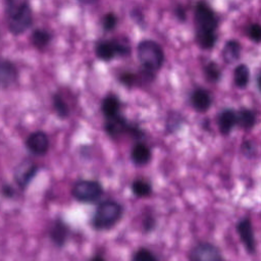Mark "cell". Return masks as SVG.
<instances>
[{
    "instance_id": "obj_9",
    "label": "cell",
    "mask_w": 261,
    "mask_h": 261,
    "mask_svg": "<svg viewBox=\"0 0 261 261\" xmlns=\"http://www.w3.org/2000/svg\"><path fill=\"white\" fill-rule=\"evenodd\" d=\"M237 232L244 245V248L249 254H255L256 252V239L253 229L252 222L249 217L242 218L237 226Z\"/></svg>"
},
{
    "instance_id": "obj_34",
    "label": "cell",
    "mask_w": 261,
    "mask_h": 261,
    "mask_svg": "<svg viewBox=\"0 0 261 261\" xmlns=\"http://www.w3.org/2000/svg\"><path fill=\"white\" fill-rule=\"evenodd\" d=\"M76 1L83 5H91V4H94L97 0H76Z\"/></svg>"
},
{
    "instance_id": "obj_25",
    "label": "cell",
    "mask_w": 261,
    "mask_h": 261,
    "mask_svg": "<svg viewBox=\"0 0 261 261\" xmlns=\"http://www.w3.org/2000/svg\"><path fill=\"white\" fill-rule=\"evenodd\" d=\"M52 105L54 111L60 118H66L69 115V106L60 94L56 93L52 96Z\"/></svg>"
},
{
    "instance_id": "obj_11",
    "label": "cell",
    "mask_w": 261,
    "mask_h": 261,
    "mask_svg": "<svg viewBox=\"0 0 261 261\" xmlns=\"http://www.w3.org/2000/svg\"><path fill=\"white\" fill-rule=\"evenodd\" d=\"M190 103L194 110L199 113H204L210 109L213 103V97L209 91L198 87L193 90L190 95Z\"/></svg>"
},
{
    "instance_id": "obj_30",
    "label": "cell",
    "mask_w": 261,
    "mask_h": 261,
    "mask_svg": "<svg viewBox=\"0 0 261 261\" xmlns=\"http://www.w3.org/2000/svg\"><path fill=\"white\" fill-rule=\"evenodd\" d=\"M242 149L246 156H251L254 153V146L250 141H245L242 145Z\"/></svg>"
},
{
    "instance_id": "obj_35",
    "label": "cell",
    "mask_w": 261,
    "mask_h": 261,
    "mask_svg": "<svg viewBox=\"0 0 261 261\" xmlns=\"http://www.w3.org/2000/svg\"><path fill=\"white\" fill-rule=\"evenodd\" d=\"M256 84H257V88L259 90V92L261 93V71L258 73L257 79H256Z\"/></svg>"
},
{
    "instance_id": "obj_1",
    "label": "cell",
    "mask_w": 261,
    "mask_h": 261,
    "mask_svg": "<svg viewBox=\"0 0 261 261\" xmlns=\"http://www.w3.org/2000/svg\"><path fill=\"white\" fill-rule=\"evenodd\" d=\"M4 14L8 31L19 36L33 24V11L28 0H4Z\"/></svg>"
},
{
    "instance_id": "obj_22",
    "label": "cell",
    "mask_w": 261,
    "mask_h": 261,
    "mask_svg": "<svg viewBox=\"0 0 261 261\" xmlns=\"http://www.w3.org/2000/svg\"><path fill=\"white\" fill-rule=\"evenodd\" d=\"M216 33L196 31V42L204 50L212 49L216 43Z\"/></svg>"
},
{
    "instance_id": "obj_20",
    "label": "cell",
    "mask_w": 261,
    "mask_h": 261,
    "mask_svg": "<svg viewBox=\"0 0 261 261\" xmlns=\"http://www.w3.org/2000/svg\"><path fill=\"white\" fill-rule=\"evenodd\" d=\"M250 82V68L245 63L238 64L233 69V83L239 89H244Z\"/></svg>"
},
{
    "instance_id": "obj_26",
    "label": "cell",
    "mask_w": 261,
    "mask_h": 261,
    "mask_svg": "<svg viewBox=\"0 0 261 261\" xmlns=\"http://www.w3.org/2000/svg\"><path fill=\"white\" fill-rule=\"evenodd\" d=\"M132 259L135 261H156V260H158V258L154 255V253L152 251H150L149 249L144 248V247L138 249L134 253Z\"/></svg>"
},
{
    "instance_id": "obj_3",
    "label": "cell",
    "mask_w": 261,
    "mask_h": 261,
    "mask_svg": "<svg viewBox=\"0 0 261 261\" xmlns=\"http://www.w3.org/2000/svg\"><path fill=\"white\" fill-rule=\"evenodd\" d=\"M122 206L114 200L102 201L96 208L92 218V225L97 230L112 228L121 218Z\"/></svg>"
},
{
    "instance_id": "obj_18",
    "label": "cell",
    "mask_w": 261,
    "mask_h": 261,
    "mask_svg": "<svg viewBox=\"0 0 261 261\" xmlns=\"http://www.w3.org/2000/svg\"><path fill=\"white\" fill-rule=\"evenodd\" d=\"M241 51V44L237 40H229L224 44L222 48L221 57L225 63L231 64L240 59Z\"/></svg>"
},
{
    "instance_id": "obj_21",
    "label": "cell",
    "mask_w": 261,
    "mask_h": 261,
    "mask_svg": "<svg viewBox=\"0 0 261 261\" xmlns=\"http://www.w3.org/2000/svg\"><path fill=\"white\" fill-rule=\"evenodd\" d=\"M238 111V119L239 123L238 126L244 128V129H251L255 126L257 121L256 113L249 108H241Z\"/></svg>"
},
{
    "instance_id": "obj_6",
    "label": "cell",
    "mask_w": 261,
    "mask_h": 261,
    "mask_svg": "<svg viewBox=\"0 0 261 261\" xmlns=\"http://www.w3.org/2000/svg\"><path fill=\"white\" fill-rule=\"evenodd\" d=\"M196 31L216 33L218 20L213 10L205 2H198L195 9Z\"/></svg>"
},
{
    "instance_id": "obj_4",
    "label": "cell",
    "mask_w": 261,
    "mask_h": 261,
    "mask_svg": "<svg viewBox=\"0 0 261 261\" xmlns=\"http://www.w3.org/2000/svg\"><path fill=\"white\" fill-rule=\"evenodd\" d=\"M71 195L81 203H94L102 197L103 187L94 179H80L73 185Z\"/></svg>"
},
{
    "instance_id": "obj_28",
    "label": "cell",
    "mask_w": 261,
    "mask_h": 261,
    "mask_svg": "<svg viewBox=\"0 0 261 261\" xmlns=\"http://www.w3.org/2000/svg\"><path fill=\"white\" fill-rule=\"evenodd\" d=\"M181 116L178 113H172L169 114L167 120H166V128L169 132H174L179 127V125L182 123L181 122Z\"/></svg>"
},
{
    "instance_id": "obj_33",
    "label": "cell",
    "mask_w": 261,
    "mask_h": 261,
    "mask_svg": "<svg viewBox=\"0 0 261 261\" xmlns=\"http://www.w3.org/2000/svg\"><path fill=\"white\" fill-rule=\"evenodd\" d=\"M2 191H3V194L6 195V196H12V194H13V190H12V188L9 187V186L3 187V188H2Z\"/></svg>"
},
{
    "instance_id": "obj_17",
    "label": "cell",
    "mask_w": 261,
    "mask_h": 261,
    "mask_svg": "<svg viewBox=\"0 0 261 261\" xmlns=\"http://www.w3.org/2000/svg\"><path fill=\"white\" fill-rule=\"evenodd\" d=\"M101 111L106 119L115 117L120 113V101L114 94H108L101 102Z\"/></svg>"
},
{
    "instance_id": "obj_2",
    "label": "cell",
    "mask_w": 261,
    "mask_h": 261,
    "mask_svg": "<svg viewBox=\"0 0 261 261\" xmlns=\"http://www.w3.org/2000/svg\"><path fill=\"white\" fill-rule=\"evenodd\" d=\"M137 54L144 72L153 76L164 63V52L162 47L153 40H143L138 44Z\"/></svg>"
},
{
    "instance_id": "obj_7",
    "label": "cell",
    "mask_w": 261,
    "mask_h": 261,
    "mask_svg": "<svg viewBox=\"0 0 261 261\" xmlns=\"http://www.w3.org/2000/svg\"><path fill=\"white\" fill-rule=\"evenodd\" d=\"M189 259L193 261H215L222 260L223 256L218 247L208 242L196 244L189 253Z\"/></svg>"
},
{
    "instance_id": "obj_32",
    "label": "cell",
    "mask_w": 261,
    "mask_h": 261,
    "mask_svg": "<svg viewBox=\"0 0 261 261\" xmlns=\"http://www.w3.org/2000/svg\"><path fill=\"white\" fill-rule=\"evenodd\" d=\"M175 14H176L178 19H180V20L185 19V11H184V9L180 6L175 9Z\"/></svg>"
},
{
    "instance_id": "obj_23",
    "label": "cell",
    "mask_w": 261,
    "mask_h": 261,
    "mask_svg": "<svg viewBox=\"0 0 261 261\" xmlns=\"http://www.w3.org/2000/svg\"><path fill=\"white\" fill-rule=\"evenodd\" d=\"M204 75L210 83H217L221 79V69L215 61L209 60L203 65Z\"/></svg>"
},
{
    "instance_id": "obj_19",
    "label": "cell",
    "mask_w": 261,
    "mask_h": 261,
    "mask_svg": "<svg viewBox=\"0 0 261 261\" xmlns=\"http://www.w3.org/2000/svg\"><path fill=\"white\" fill-rule=\"evenodd\" d=\"M52 41V34L46 29H36L31 35V42L38 50H44Z\"/></svg>"
},
{
    "instance_id": "obj_27",
    "label": "cell",
    "mask_w": 261,
    "mask_h": 261,
    "mask_svg": "<svg viewBox=\"0 0 261 261\" xmlns=\"http://www.w3.org/2000/svg\"><path fill=\"white\" fill-rule=\"evenodd\" d=\"M117 16L113 12H108L102 17L101 24L105 32H110L115 29V27L117 25Z\"/></svg>"
},
{
    "instance_id": "obj_12",
    "label": "cell",
    "mask_w": 261,
    "mask_h": 261,
    "mask_svg": "<svg viewBox=\"0 0 261 261\" xmlns=\"http://www.w3.org/2000/svg\"><path fill=\"white\" fill-rule=\"evenodd\" d=\"M238 111L231 108L222 109L217 115V126L219 133L226 136L231 133V130L238 126Z\"/></svg>"
},
{
    "instance_id": "obj_14",
    "label": "cell",
    "mask_w": 261,
    "mask_h": 261,
    "mask_svg": "<svg viewBox=\"0 0 261 261\" xmlns=\"http://www.w3.org/2000/svg\"><path fill=\"white\" fill-rule=\"evenodd\" d=\"M18 79V70L13 62L0 59V88L11 87Z\"/></svg>"
},
{
    "instance_id": "obj_24",
    "label": "cell",
    "mask_w": 261,
    "mask_h": 261,
    "mask_svg": "<svg viewBox=\"0 0 261 261\" xmlns=\"http://www.w3.org/2000/svg\"><path fill=\"white\" fill-rule=\"evenodd\" d=\"M132 192L139 198H145L152 194V186L148 180L138 178L132 184Z\"/></svg>"
},
{
    "instance_id": "obj_31",
    "label": "cell",
    "mask_w": 261,
    "mask_h": 261,
    "mask_svg": "<svg viewBox=\"0 0 261 261\" xmlns=\"http://www.w3.org/2000/svg\"><path fill=\"white\" fill-rule=\"evenodd\" d=\"M154 224H155V219H154L152 216H148V217L145 219L144 228H145L147 231H149V230L153 229Z\"/></svg>"
},
{
    "instance_id": "obj_15",
    "label": "cell",
    "mask_w": 261,
    "mask_h": 261,
    "mask_svg": "<svg viewBox=\"0 0 261 261\" xmlns=\"http://www.w3.org/2000/svg\"><path fill=\"white\" fill-rule=\"evenodd\" d=\"M69 228L68 226L60 219L55 220L49 230V237L53 244L57 247H62L68 239Z\"/></svg>"
},
{
    "instance_id": "obj_8",
    "label": "cell",
    "mask_w": 261,
    "mask_h": 261,
    "mask_svg": "<svg viewBox=\"0 0 261 261\" xmlns=\"http://www.w3.org/2000/svg\"><path fill=\"white\" fill-rule=\"evenodd\" d=\"M105 130L111 138H114V139L121 136L122 134H125L126 132H129L135 137L144 136V133L142 132L141 128L134 125H129L126 119L122 117L120 114L115 117L106 119Z\"/></svg>"
},
{
    "instance_id": "obj_10",
    "label": "cell",
    "mask_w": 261,
    "mask_h": 261,
    "mask_svg": "<svg viewBox=\"0 0 261 261\" xmlns=\"http://www.w3.org/2000/svg\"><path fill=\"white\" fill-rule=\"evenodd\" d=\"M24 145L28 151L32 154L36 156H44L50 148V141L44 132L36 130L28 136Z\"/></svg>"
},
{
    "instance_id": "obj_5",
    "label": "cell",
    "mask_w": 261,
    "mask_h": 261,
    "mask_svg": "<svg viewBox=\"0 0 261 261\" xmlns=\"http://www.w3.org/2000/svg\"><path fill=\"white\" fill-rule=\"evenodd\" d=\"M129 52V46L117 40H102L95 46V54L102 61H110L115 57L126 56Z\"/></svg>"
},
{
    "instance_id": "obj_13",
    "label": "cell",
    "mask_w": 261,
    "mask_h": 261,
    "mask_svg": "<svg viewBox=\"0 0 261 261\" xmlns=\"http://www.w3.org/2000/svg\"><path fill=\"white\" fill-rule=\"evenodd\" d=\"M38 172V166L33 162H25L18 165L14 172V179L19 188L24 190Z\"/></svg>"
},
{
    "instance_id": "obj_29",
    "label": "cell",
    "mask_w": 261,
    "mask_h": 261,
    "mask_svg": "<svg viewBox=\"0 0 261 261\" xmlns=\"http://www.w3.org/2000/svg\"><path fill=\"white\" fill-rule=\"evenodd\" d=\"M247 35L253 42H261V25L259 23L250 24L247 29Z\"/></svg>"
},
{
    "instance_id": "obj_16",
    "label": "cell",
    "mask_w": 261,
    "mask_h": 261,
    "mask_svg": "<svg viewBox=\"0 0 261 261\" xmlns=\"http://www.w3.org/2000/svg\"><path fill=\"white\" fill-rule=\"evenodd\" d=\"M130 158L136 165H146L152 158L151 149L145 143L139 142L133 147L130 151Z\"/></svg>"
}]
</instances>
